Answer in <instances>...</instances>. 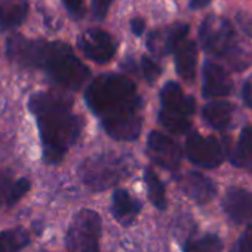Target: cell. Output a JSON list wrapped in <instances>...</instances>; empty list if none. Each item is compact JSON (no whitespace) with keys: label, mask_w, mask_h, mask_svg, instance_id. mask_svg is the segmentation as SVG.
Here are the masks:
<instances>
[{"label":"cell","mask_w":252,"mask_h":252,"mask_svg":"<svg viewBox=\"0 0 252 252\" xmlns=\"http://www.w3.org/2000/svg\"><path fill=\"white\" fill-rule=\"evenodd\" d=\"M85 101L111 138L132 141L140 137L144 102L129 77L117 73L98 76L88 85Z\"/></svg>","instance_id":"obj_1"},{"label":"cell","mask_w":252,"mask_h":252,"mask_svg":"<svg viewBox=\"0 0 252 252\" xmlns=\"http://www.w3.org/2000/svg\"><path fill=\"white\" fill-rule=\"evenodd\" d=\"M29 108L36 117L43 160L48 165L60 163L83 129L82 119L73 113L71 98L54 91L37 92L30 96Z\"/></svg>","instance_id":"obj_2"},{"label":"cell","mask_w":252,"mask_h":252,"mask_svg":"<svg viewBox=\"0 0 252 252\" xmlns=\"http://www.w3.org/2000/svg\"><path fill=\"white\" fill-rule=\"evenodd\" d=\"M6 52L14 63L23 67L40 68L54 83L70 91L80 89L91 77L89 68L64 42L30 40L14 34L8 39Z\"/></svg>","instance_id":"obj_3"},{"label":"cell","mask_w":252,"mask_h":252,"mask_svg":"<svg viewBox=\"0 0 252 252\" xmlns=\"http://www.w3.org/2000/svg\"><path fill=\"white\" fill-rule=\"evenodd\" d=\"M135 166L137 163L129 155L99 153L82 162L79 166V177L91 190L102 191L131 177Z\"/></svg>","instance_id":"obj_4"},{"label":"cell","mask_w":252,"mask_h":252,"mask_svg":"<svg viewBox=\"0 0 252 252\" xmlns=\"http://www.w3.org/2000/svg\"><path fill=\"white\" fill-rule=\"evenodd\" d=\"M101 217L91 209L77 212L67 231V248L70 252H99Z\"/></svg>","instance_id":"obj_5"},{"label":"cell","mask_w":252,"mask_h":252,"mask_svg":"<svg viewBox=\"0 0 252 252\" xmlns=\"http://www.w3.org/2000/svg\"><path fill=\"white\" fill-rule=\"evenodd\" d=\"M199 39L208 54L215 57H230L234 54V33L227 20H215V17L203 20Z\"/></svg>","instance_id":"obj_6"},{"label":"cell","mask_w":252,"mask_h":252,"mask_svg":"<svg viewBox=\"0 0 252 252\" xmlns=\"http://www.w3.org/2000/svg\"><path fill=\"white\" fill-rule=\"evenodd\" d=\"M186 155L193 165L205 169L217 168L224 159L220 141L214 137H202L199 134H191L189 137L186 143Z\"/></svg>","instance_id":"obj_7"},{"label":"cell","mask_w":252,"mask_h":252,"mask_svg":"<svg viewBox=\"0 0 252 252\" xmlns=\"http://www.w3.org/2000/svg\"><path fill=\"white\" fill-rule=\"evenodd\" d=\"M77 46L82 54L98 64H105L113 60L117 51V42L104 30H86L77 39Z\"/></svg>","instance_id":"obj_8"},{"label":"cell","mask_w":252,"mask_h":252,"mask_svg":"<svg viewBox=\"0 0 252 252\" xmlns=\"http://www.w3.org/2000/svg\"><path fill=\"white\" fill-rule=\"evenodd\" d=\"M147 153L156 165L168 171L178 169L183 159L181 147L169 137L156 131L150 132L147 138Z\"/></svg>","instance_id":"obj_9"},{"label":"cell","mask_w":252,"mask_h":252,"mask_svg":"<svg viewBox=\"0 0 252 252\" xmlns=\"http://www.w3.org/2000/svg\"><path fill=\"white\" fill-rule=\"evenodd\" d=\"M225 214L237 224L252 225V193L240 189L230 187L222 199Z\"/></svg>","instance_id":"obj_10"},{"label":"cell","mask_w":252,"mask_h":252,"mask_svg":"<svg viewBox=\"0 0 252 252\" xmlns=\"http://www.w3.org/2000/svg\"><path fill=\"white\" fill-rule=\"evenodd\" d=\"M162 111L180 117H190L196 110V101L193 96L186 95L181 86L175 82H168L160 91Z\"/></svg>","instance_id":"obj_11"},{"label":"cell","mask_w":252,"mask_h":252,"mask_svg":"<svg viewBox=\"0 0 252 252\" xmlns=\"http://www.w3.org/2000/svg\"><path fill=\"white\" fill-rule=\"evenodd\" d=\"M180 189L183 193L199 205L211 202L217 193L214 183L199 172H187L178 178Z\"/></svg>","instance_id":"obj_12"},{"label":"cell","mask_w":252,"mask_h":252,"mask_svg":"<svg viewBox=\"0 0 252 252\" xmlns=\"http://www.w3.org/2000/svg\"><path fill=\"white\" fill-rule=\"evenodd\" d=\"M231 88L233 83L227 71L221 65L206 61L203 65V86H202L203 96L205 98L225 96L230 94Z\"/></svg>","instance_id":"obj_13"},{"label":"cell","mask_w":252,"mask_h":252,"mask_svg":"<svg viewBox=\"0 0 252 252\" xmlns=\"http://www.w3.org/2000/svg\"><path fill=\"white\" fill-rule=\"evenodd\" d=\"M143 209V203L135 199L134 196H131L128 193V190L125 189H117L113 193V199H111V212L113 217L116 218L117 222H120L122 225L128 227L131 225L135 218L138 217V214Z\"/></svg>","instance_id":"obj_14"},{"label":"cell","mask_w":252,"mask_h":252,"mask_svg":"<svg viewBox=\"0 0 252 252\" xmlns=\"http://www.w3.org/2000/svg\"><path fill=\"white\" fill-rule=\"evenodd\" d=\"M29 14L27 0H0V32L20 27Z\"/></svg>","instance_id":"obj_15"},{"label":"cell","mask_w":252,"mask_h":252,"mask_svg":"<svg viewBox=\"0 0 252 252\" xmlns=\"http://www.w3.org/2000/svg\"><path fill=\"white\" fill-rule=\"evenodd\" d=\"M233 113H234V107L225 101L209 102L202 110L203 120L211 128L218 129V131H225L227 128H230L231 120H233Z\"/></svg>","instance_id":"obj_16"},{"label":"cell","mask_w":252,"mask_h":252,"mask_svg":"<svg viewBox=\"0 0 252 252\" xmlns=\"http://www.w3.org/2000/svg\"><path fill=\"white\" fill-rule=\"evenodd\" d=\"M175 68L180 77L184 80H193L196 76L197 63V46L194 42L189 40L181 43L175 51Z\"/></svg>","instance_id":"obj_17"},{"label":"cell","mask_w":252,"mask_h":252,"mask_svg":"<svg viewBox=\"0 0 252 252\" xmlns=\"http://www.w3.org/2000/svg\"><path fill=\"white\" fill-rule=\"evenodd\" d=\"M230 160L237 168H245L252 174V126H246L240 132L236 147L231 150Z\"/></svg>","instance_id":"obj_18"},{"label":"cell","mask_w":252,"mask_h":252,"mask_svg":"<svg viewBox=\"0 0 252 252\" xmlns=\"http://www.w3.org/2000/svg\"><path fill=\"white\" fill-rule=\"evenodd\" d=\"M29 243L30 236L23 227L0 231V252H21Z\"/></svg>","instance_id":"obj_19"},{"label":"cell","mask_w":252,"mask_h":252,"mask_svg":"<svg viewBox=\"0 0 252 252\" xmlns=\"http://www.w3.org/2000/svg\"><path fill=\"white\" fill-rule=\"evenodd\" d=\"M144 183L147 186V193L152 200V203L158 209H166V193H165V186L160 181V178L156 175V172L150 168L144 171Z\"/></svg>","instance_id":"obj_20"},{"label":"cell","mask_w":252,"mask_h":252,"mask_svg":"<svg viewBox=\"0 0 252 252\" xmlns=\"http://www.w3.org/2000/svg\"><path fill=\"white\" fill-rule=\"evenodd\" d=\"M222 240L217 234H203L196 239H190L184 245V252H221Z\"/></svg>","instance_id":"obj_21"},{"label":"cell","mask_w":252,"mask_h":252,"mask_svg":"<svg viewBox=\"0 0 252 252\" xmlns=\"http://www.w3.org/2000/svg\"><path fill=\"white\" fill-rule=\"evenodd\" d=\"M159 122L165 126V128L172 132V134H187L191 128V123L187 117H180V116H174V114H168L165 111H159Z\"/></svg>","instance_id":"obj_22"},{"label":"cell","mask_w":252,"mask_h":252,"mask_svg":"<svg viewBox=\"0 0 252 252\" xmlns=\"http://www.w3.org/2000/svg\"><path fill=\"white\" fill-rule=\"evenodd\" d=\"M189 30H190L189 24H175L174 27H171L168 30V34H166V39H165V43H163L162 54L166 55V54L174 52L183 43V40L189 34Z\"/></svg>","instance_id":"obj_23"},{"label":"cell","mask_w":252,"mask_h":252,"mask_svg":"<svg viewBox=\"0 0 252 252\" xmlns=\"http://www.w3.org/2000/svg\"><path fill=\"white\" fill-rule=\"evenodd\" d=\"M30 187H32V183H30L29 178H20L15 183H12L11 187H9V191H8L6 203L9 206L15 205L18 200H21L27 194V191L30 190Z\"/></svg>","instance_id":"obj_24"},{"label":"cell","mask_w":252,"mask_h":252,"mask_svg":"<svg viewBox=\"0 0 252 252\" xmlns=\"http://www.w3.org/2000/svg\"><path fill=\"white\" fill-rule=\"evenodd\" d=\"M141 71H143L144 79L149 83H155L158 80V77L160 76V73H162L160 67L152 58H149V57H143L141 58Z\"/></svg>","instance_id":"obj_25"},{"label":"cell","mask_w":252,"mask_h":252,"mask_svg":"<svg viewBox=\"0 0 252 252\" xmlns=\"http://www.w3.org/2000/svg\"><path fill=\"white\" fill-rule=\"evenodd\" d=\"M114 0H92V14L96 20H104Z\"/></svg>","instance_id":"obj_26"},{"label":"cell","mask_w":252,"mask_h":252,"mask_svg":"<svg viewBox=\"0 0 252 252\" xmlns=\"http://www.w3.org/2000/svg\"><path fill=\"white\" fill-rule=\"evenodd\" d=\"M236 23L240 27V30L252 39V15L248 12H237L236 14Z\"/></svg>","instance_id":"obj_27"},{"label":"cell","mask_w":252,"mask_h":252,"mask_svg":"<svg viewBox=\"0 0 252 252\" xmlns=\"http://www.w3.org/2000/svg\"><path fill=\"white\" fill-rule=\"evenodd\" d=\"M11 184H12L11 172L0 171V206H2V202L6 203V197H8V191H9Z\"/></svg>","instance_id":"obj_28"},{"label":"cell","mask_w":252,"mask_h":252,"mask_svg":"<svg viewBox=\"0 0 252 252\" xmlns=\"http://www.w3.org/2000/svg\"><path fill=\"white\" fill-rule=\"evenodd\" d=\"M230 252H252V231L242 234Z\"/></svg>","instance_id":"obj_29"},{"label":"cell","mask_w":252,"mask_h":252,"mask_svg":"<svg viewBox=\"0 0 252 252\" xmlns=\"http://www.w3.org/2000/svg\"><path fill=\"white\" fill-rule=\"evenodd\" d=\"M63 3L71 17L80 18L83 15V0H63Z\"/></svg>","instance_id":"obj_30"},{"label":"cell","mask_w":252,"mask_h":252,"mask_svg":"<svg viewBox=\"0 0 252 252\" xmlns=\"http://www.w3.org/2000/svg\"><path fill=\"white\" fill-rule=\"evenodd\" d=\"M242 96H243V102L252 108V80H246L243 83V89H242Z\"/></svg>","instance_id":"obj_31"},{"label":"cell","mask_w":252,"mask_h":252,"mask_svg":"<svg viewBox=\"0 0 252 252\" xmlns=\"http://www.w3.org/2000/svg\"><path fill=\"white\" fill-rule=\"evenodd\" d=\"M131 30L135 36H141L146 30V21L143 18H134L131 21Z\"/></svg>","instance_id":"obj_32"},{"label":"cell","mask_w":252,"mask_h":252,"mask_svg":"<svg viewBox=\"0 0 252 252\" xmlns=\"http://www.w3.org/2000/svg\"><path fill=\"white\" fill-rule=\"evenodd\" d=\"M211 2H212V0H190L189 6H190V9H203V8H206Z\"/></svg>","instance_id":"obj_33"},{"label":"cell","mask_w":252,"mask_h":252,"mask_svg":"<svg viewBox=\"0 0 252 252\" xmlns=\"http://www.w3.org/2000/svg\"><path fill=\"white\" fill-rule=\"evenodd\" d=\"M43 252H46V251H43Z\"/></svg>","instance_id":"obj_34"}]
</instances>
